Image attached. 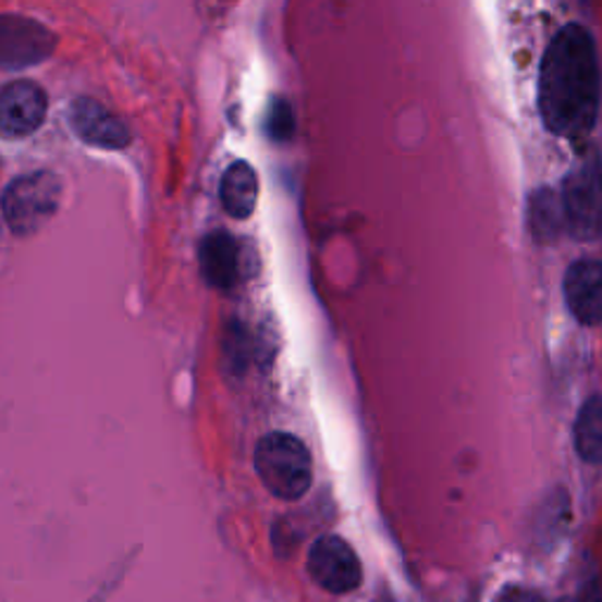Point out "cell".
Segmentation results:
<instances>
[{"mask_svg":"<svg viewBox=\"0 0 602 602\" xmlns=\"http://www.w3.org/2000/svg\"><path fill=\"white\" fill-rule=\"evenodd\" d=\"M600 109V69L589 28L567 24L543 52L539 113L557 137L581 142L591 135Z\"/></svg>","mask_w":602,"mask_h":602,"instance_id":"6da1fadb","label":"cell"},{"mask_svg":"<svg viewBox=\"0 0 602 602\" xmlns=\"http://www.w3.org/2000/svg\"><path fill=\"white\" fill-rule=\"evenodd\" d=\"M255 471L273 496L295 502L314 482V464L308 447L297 435L275 431L263 435L255 450Z\"/></svg>","mask_w":602,"mask_h":602,"instance_id":"7a4b0ae2","label":"cell"},{"mask_svg":"<svg viewBox=\"0 0 602 602\" xmlns=\"http://www.w3.org/2000/svg\"><path fill=\"white\" fill-rule=\"evenodd\" d=\"M567 231L577 241H593L602 233V158L589 151L563 182Z\"/></svg>","mask_w":602,"mask_h":602,"instance_id":"3957f363","label":"cell"},{"mask_svg":"<svg viewBox=\"0 0 602 602\" xmlns=\"http://www.w3.org/2000/svg\"><path fill=\"white\" fill-rule=\"evenodd\" d=\"M62 184L52 172H34L8 184L3 194V214L12 233L28 236L60 208Z\"/></svg>","mask_w":602,"mask_h":602,"instance_id":"277c9868","label":"cell"},{"mask_svg":"<svg viewBox=\"0 0 602 602\" xmlns=\"http://www.w3.org/2000/svg\"><path fill=\"white\" fill-rule=\"evenodd\" d=\"M308 575L330 593H351L363 581V567L356 551L342 537H320L308 551Z\"/></svg>","mask_w":602,"mask_h":602,"instance_id":"5b68a950","label":"cell"},{"mask_svg":"<svg viewBox=\"0 0 602 602\" xmlns=\"http://www.w3.org/2000/svg\"><path fill=\"white\" fill-rule=\"evenodd\" d=\"M54 34L34 20L8 14L0 22V62L8 71H20L46 62L54 52Z\"/></svg>","mask_w":602,"mask_h":602,"instance_id":"8992f818","label":"cell"},{"mask_svg":"<svg viewBox=\"0 0 602 602\" xmlns=\"http://www.w3.org/2000/svg\"><path fill=\"white\" fill-rule=\"evenodd\" d=\"M48 113V97L32 81H14L0 95V130L5 137H26L36 132Z\"/></svg>","mask_w":602,"mask_h":602,"instance_id":"52a82bcc","label":"cell"},{"mask_svg":"<svg viewBox=\"0 0 602 602\" xmlns=\"http://www.w3.org/2000/svg\"><path fill=\"white\" fill-rule=\"evenodd\" d=\"M69 123L73 132L90 146H99V149H125L130 144V130L127 125L107 111L99 101L90 97H81L69 107Z\"/></svg>","mask_w":602,"mask_h":602,"instance_id":"ba28073f","label":"cell"},{"mask_svg":"<svg viewBox=\"0 0 602 602\" xmlns=\"http://www.w3.org/2000/svg\"><path fill=\"white\" fill-rule=\"evenodd\" d=\"M565 299L572 316L583 325L602 320V263L595 259H579L565 275Z\"/></svg>","mask_w":602,"mask_h":602,"instance_id":"9c48e42d","label":"cell"},{"mask_svg":"<svg viewBox=\"0 0 602 602\" xmlns=\"http://www.w3.org/2000/svg\"><path fill=\"white\" fill-rule=\"evenodd\" d=\"M200 271L212 287L231 290L243 278V249L238 241L226 231H212L200 243Z\"/></svg>","mask_w":602,"mask_h":602,"instance_id":"30bf717a","label":"cell"},{"mask_svg":"<svg viewBox=\"0 0 602 602\" xmlns=\"http://www.w3.org/2000/svg\"><path fill=\"white\" fill-rule=\"evenodd\" d=\"M527 224L539 245L555 243L567 229L563 196H557L553 188L535 191L527 205Z\"/></svg>","mask_w":602,"mask_h":602,"instance_id":"8fae6325","label":"cell"},{"mask_svg":"<svg viewBox=\"0 0 602 602\" xmlns=\"http://www.w3.org/2000/svg\"><path fill=\"white\" fill-rule=\"evenodd\" d=\"M259 196V182L257 174L249 163H233L222 177V186H219V198H222L224 210L233 219H247L255 212Z\"/></svg>","mask_w":602,"mask_h":602,"instance_id":"7c38bea8","label":"cell"},{"mask_svg":"<svg viewBox=\"0 0 602 602\" xmlns=\"http://www.w3.org/2000/svg\"><path fill=\"white\" fill-rule=\"evenodd\" d=\"M575 447L583 462L602 464V395L581 405L575 421Z\"/></svg>","mask_w":602,"mask_h":602,"instance_id":"4fadbf2b","label":"cell"},{"mask_svg":"<svg viewBox=\"0 0 602 602\" xmlns=\"http://www.w3.org/2000/svg\"><path fill=\"white\" fill-rule=\"evenodd\" d=\"M295 125H297L295 111H292L290 101L283 97H275L269 105L267 123H263V127H267V137L273 142H287L292 139V135H295Z\"/></svg>","mask_w":602,"mask_h":602,"instance_id":"5bb4252c","label":"cell"},{"mask_svg":"<svg viewBox=\"0 0 602 602\" xmlns=\"http://www.w3.org/2000/svg\"><path fill=\"white\" fill-rule=\"evenodd\" d=\"M496 602H543V598L530 589H506L502 595H499Z\"/></svg>","mask_w":602,"mask_h":602,"instance_id":"9a60e30c","label":"cell"},{"mask_svg":"<svg viewBox=\"0 0 602 602\" xmlns=\"http://www.w3.org/2000/svg\"><path fill=\"white\" fill-rule=\"evenodd\" d=\"M579 602H602V591H600L598 581H591L589 586H586V589L581 591Z\"/></svg>","mask_w":602,"mask_h":602,"instance_id":"2e32d148","label":"cell"}]
</instances>
